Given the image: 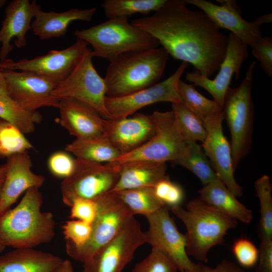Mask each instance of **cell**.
Returning a JSON list of instances; mask_svg holds the SVG:
<instances>
[{"label": "cell", "instance_id": "6da1fadb", "mask_svg": "<svg viewBox=\"0 0 272 272\" xmlns=\"http://www.w3.org/2000/svg\"><path fill=\"white\" fill-rule=\"evenodd\" d=\"M186 5L184 0H167L152 15L131 23L153 36L174 59L209 78L225 56L228 36L203 11Z\"/></svg>", "mask_w": 272, "mask_h": 272}, {"label": "cell", "instance_id": "7a4b0ae2", "mask_svg": "<svg viewBox=\"0 0 272 272\" xmlns=\"http://www.w3.org/2000/svg\"><path fill=\"white\" fill-rule=\"evenodd\" d=\"M39 188L27 190L19 203L0 216V241L6 247L34 248L53 239L56 223L52 214L42 212Z\"/></svg>", "mask_w": 272, "mask_h": 272}, {"label": "cell", "instance_id": "3957f363", "mask_svg": "<svg viewBox=\"0 0 272 272\" xmlns=\"http://www.w3.org/2000/svg\"><path fill=\"white\" fill-rule=\"evenodd\" d=\"M169 54L162 47L127 52L109 61L104 78L106 96H126L158 83Z\"/></svg>", "mask_w": 272, "mask_h": 272}, {"label": "cell", "instance_id": "277c9868", "mask_svg": "<svg viewBox=\"0 0 272 272\" xmlns=\"http://www.w3.org/2000/svg\"><path fill=\"white\" fill-rule=\"evenodd\" d=\"M184 224L186 233V250L188 256L207 262L210 249L224 241L227 232L237 226V221L222 213L199 198L190 200L185 208H171Z\"/></svg>", "mask_w": 272, "mask_h": 272}, {"label": "cell", "instance_id": "5b68a950", "mask_svg": "<svg viewBox=\"0 0 272 272\" xmlns=\"http://www.w3.org/2000/svg\"><path fill=\"white\" fill-rule=\"evenodd\" d=\"M93 48V57L109 61L124 53L158 47L157 40L149 33L128 22L127 19H110L74 32Z\"/></svg>", "mask_w": 272, "mask_h": 272}, {"label": "cell", "instance_id": "8992f818", "mask_svg": "<svg viewBox=\"0 0 272 272\" xmlns=\"http://www.w3.org/2000/svg\"><path fill=\"white\" fill-rule=\"evenodd\" d=\"M256 63L252 61L244 79L235 88H229L222 108L231 134L233 165L235 170L250 150L254 117L251 96L253 72Z\"/></svg>", "mask_w": 272, "mask_h": 272}, {"label": "cell", "instance_id": "52a82bcc", "mask_svg": "<svg viewBox=\"0 0 272 272\" xmlns=\"http://www.w3.org/2000/svg\"><path fill=\"white\" fill-rule=\"evenodd\" d=\"M95 198L98 204V212L92 224L90 239L81 247H75L66 241L65 243L67 255L83 263L114 238L134 216L117 192L110 191Z\"/></svg>", "mask_w": 272, "mask_h": 272}, {"label": "cell", "instance_id": "ba28073f", "mask_svg": "<svg viewBox=\"0 0 272 272\" xmlns=\"http://www.w3.org/2000/svg\"><path fill=\"white\" fill-rule=\"evenodd\" d=\"M155 128L154 135L138 149L120 155L111 163L120 165L134 161L156 163L176 162L184 156L187 147L172 111H156L150 115Z\"/></svg>", "mask_w": 272, "mask_h": 272}, {"label": "cell", "instance_id": "9c48e42d", "mask_svg": "<svg viewBox=\"0 0 272 272\" xmlns=\"http://www.w3.org/2000/svg\"><path fill=\"white\" fill-rule=\"evenodd\" d=\"M119 173V165L76 158L73 172L60 184L62 200L70 207L76 199H93L110 191L116 184Z\"/></svg>", "mask_w": 272, "mask_h": 272}, {"label": "cell", "instance_id": "30bf717a", "mask_svg": "<svg viewBox=\"0 0 272 272\" xmlns=\"http://www.w3.org/2000/svg\"><path fill=\"white\" fill-rule=\"evenodd\" d=\"M92 50L87 48L70 75L60 82L52 92L58 100L72 98L93 108L104 119H109L105 99L106 87L93 63Z\"/></svg>", "mask_w": 272, "mask_h": 272}, {"label": "cell", "instance_id": "8fae6325", "mask_svg": "<svg viewBox=\"0 0 272 272\" xmlns=\"http://www.w3.org/2000/svg\"><path fill=\"white\" fill-rule=\"evenodd\" d=\"M145 243V233L133 216L114 238L83 263V272H122Z\"/></svg>", "mask_w": 272, "mask_h": 272}, {"label": "cell", "instance_id": "7c38bea8", "mask_svg": "<svg viewBox=\"0 0 272 272\" xmlns=\"http://www.w3.org/2000/svg\"><path fill=\"white\" fill-rule=\"evenodd\" d=\"M169 208L164 206L146 217L149 228L144 232L146 243L167 254L175 262L180 272H201L203 264L193 262L186 250L185 234L178 230L170 216Z\"/></svg>", "mask_w": 272, "mask_h": 272}, {"label": "cell", "instance_id": "4fadbf2b", "mask_svg": "<svg viewBox=\"0 0 272 272\" xmlns=\"http://www.w3.org/2000/svg\"><path fill=\"white\" fill-rule=\"evenodd\" d=\"M188 65L182 62L166 80L137 92L119 97H106L105 105L109 118L128 117L144 107L158 102H183L178 84Z\"/></svg>", "mask_w": 272, "mask_h": 272}, {"label": "cell", "instance_id": "5bb4252c", "mask_svg": "<svg viewBox=\"0 0 272 272\" xmlns=\"http://www.w3.org/2000/svg\"><path fill=\"white\" fill-rule=\"evenodd\" d=\"M88 44L77 39L71 46L62 50H51L47 53L31 59L15 61L7 58L0 61V69L29 72L52 79L58 83L75 69Z\"/></svg>", "mask_w": 272, "mask_h": 272}, {"label": "cell", "instance_id": "9a60e30c", "mask_svg": "<svg viewBox=\"0 0 272 272\" xmlns=\"http://www.w3.org/2000/svg\"><path fill=\"white\" fill-rule=\"evenodd\" d=\"M184 1L205 13L220 29L228 30L251 47L262 37L260 26L272 21L271 14H262L253 22L245 20L235 1H217L220 5L205 0Z\"/></svg>", "mask_w": 272, "mask_h": 272}, {"label": "cell", "instance_id": "2e32d148", "mask_svg": "<svg viewBox=\"0 0 272 272\" xmlns=\"http://www.w3.org/2000/svg\"><path fill=\"white\" fill-rule=\"evenodd\" d=\"M6 80L9 96L22 107L36 111L42 107L57 108L59 100L52 92L58 83L35 73L0 69Z\"/></svg>", "mask_w": 272, "mask_h": 272}, {"label": "cell", "instance_id": "e0dca14e", "mask_svg": "<svg viewBox=\"0 0 272 272\" xmlns=\"http://www.w3.org/2000/svg\"><path fill=\"white\" fill-rule=\"evenodd\" d=\"M248 46L237 37L230 33L225 56L220 64L216 77L211 80L201 75L197 71L187 72L186 80L194 86L203 88L223 108L226 94L234 75L237 80L244 61L248 56Z\"/></svg>", "mask_w": 272, "mask_h": 272}, {"label": "cell", "instance_id": "ac0fdd59", "mask_svg": "<svg viewBox=\"0 0 272 272\" xmlns=\"http://www.w3.org/2000/svg\"><path fill=\"white\" fill-rule=\"evenodd\" d=\"M223 113L203 123L207 137L201 146L218 178L236 197H241L243 188L234 177L230 144L223 133Z\"/></svg>", "mask_w": 272, "mask_h": 272}, {"label": "cell", "instance_id": "d6986e66", "mask_svg": "<svg viewBox=\"0 0 272 272\" xmlns=\"http://www.w3.org/2000/svg\"><path fill=\"white\" fill-rule=\"evenodd\" d=\"M155 133L150 115L139 113L130 117L104 119L103 135L121 155L138 149Z\"/></svg>", "mask_w": 272, "mask_h": 272}, {"label": "cell", "instance_id": "ffe728a7", "mask_svg": "<svg viewBox=\"0 0 272 272\" xmlns=\"http://www.w3.org/2000/svg\"><path fill=\"white\" fill-rule=\"evenodd\" d=\"M7 172L0 195V216L10 210L20 196L32 187L40 188L45 177L32 170V161L28 152L7 159Z\"/></svg>", "mask_w": 272, "mask_h": 272}, {"label": "cell", "instance_id": "44dd1931", "mask_svg": "<svg viewBox=\"0 0 272 272\" xmlns=\"http://www.w3.org/2000/svg\"><path fill=\"white\" fill-rule=\"evenodd\" d=\"M39 6L35 1L14 0L7 6L0 29L1 61L7 59L13 50V38H16L15 44L18 48L27 45L26 35L31 29V21Z\"/></svg>", "mask_w": 272, "mask_h": 272}, {"label": "cell", "instance_id": "7402d4cb", "mask_svg": "<svg viewBox=\"0 0 272 272\" xmlns=\"http://www.w3.org/2000/svg\"><path fill=\"white\" fill-rule=\"evenodd\" d=\"M59 123L76 139L103 135L104 119L95 109L76 99L64 98L58 107Z\"/></svg>", "mask_w": 272, "mask_h": 272}, {"label": "cell", "instance_id": "603a6c76", "mask_svg": "<svg viewBox=\"0 0 272 272\" xmlns=\"http://www.w3.org/2000/svg\"><path fill=\"white\" fill-rule=\"evenodd\" d=\"M96 10V8H75L61 13L46 12L41 10L39 5L36 10L34 20L31 23V29L42 40L59 37L66 33L72 22L91 21Z\"/></svg>", "mask_w": 272, "mask_h": 272}, {"label": "cell", "instance_id": "cb8c5ba5", "mask_svg": "<svg viewBox=\"0 0 272 272\" xmlns=\"http://www.w3.org/2000/svg\"><path fill=\"white\" fill-rule=\"evenodd\" d=\"M63 260L34 248H15L0 256V272H54Z\"/></svg>", "mask_w": 272, "mask_h": 272}, {"label": "cell", "instance_id": "d4e9b609", "mask_svg": "<svg viewBox=\"0 0 272 272\" xmlns=\"http://www.w3.org/2000/svg\"><path fill=\"white\" fill-rule=\"evenodd\" d=\"M119 165V177L116 184L111 190L112 191L153 187L157 182L167 177L165 163L134 161Z\"/></svg>", "mask_w": 272, "mask_h": 272}, {"label": "cell", "instance_id": "484cf974", "mask_svg": "<svg viewBox=\"0 0 272 272\" xmlns=\"http://www.w3.org/2000/svg\"><path fill=\"white\" fill-rule=\"evenodd\" d=\"M198 192L200 199L222 213L244 224L251 222L252 211L239 201L219 178L203 185Z\"/></svg>", "mask_w": 272, "mask_h": 272}, {"label": "cell", "instance_id": "4316f807", "mask_svg": "<svg viewBox=\"0 0 272 272\" xmlns=\"http://www.w3.org/2000/svg\"><path fill=\"white\" fill-rule=\"evenodd\" d=\"M64 150L76 158L100 163H111L121 155L103 135L76 139L66 145Z\"/></svg>", "mask_w": 272, "mask_h": 272}, {"label": "cell", "instance_id": "83f0119b", "mask_svg": "<svg viewBox=\"0 0 272 272\" xmlns=\"http://www.w3.org/2000/svg\"><path fill=\"white\" fill-rule=\"evenodd\" d=\"M42 118L38 111L27 110L10 96L0 95V119L14 125L23 133L33 132Z\"/></svg>", "mask_w": 272, "mask_h": 272}, {"label": "cell", "instance_id": "f1b7e54d", "mask_svg": "<svg viewBox=\"0 0 272 272\" xmlns=\"http://www.w3.org/2000/svg\"><path fill=\"white\" fill-rule=\"evenodd\" d=\"M178 92L185 106L202 123L223 113L222 108L214 100H210L189 84L180 80L178 84Z\"/></svg>", "mask_w": 272, "mask_h": 272}, {"label": "cell", "instance_id": "f546056e", "mask_svg": "<svg viewBox=\"0 0 272 272\" xmlns=\"http://www.w3.org/2000/svg\"><path fill=\"white\" fill-rule=\"evenodd\" d=\"M167 0H105L102 4L108 19H127L136 14L147 15L162 8Z\"/></svg>", "mask_w": 272, "mask_h": 272}, {"label": "cell", "instance_id": "4dcf8cb0", "mask_svg": "<svg viewBox=\"0 0 272 272\" xmlns=\"http://www.w3.org/2000/svg\"><path fill=\"white\" fill-rule=\"evenodd\" d=\"M186 144L184 156L175 163L193 173L203 185L218 178L201 146L196 142Z\"/></svg>", "mask_w": 272, "mask_h": 272}, {"label": "cell", "instance_id": "1f68e13d", "mask_svg": "<svg viewBox=\"0 0 272 272\" xmlns=\"http://www.w3.org/2000/svg\"><path fill=\"white\" fill-rule=\"evenodd\" d=\"M117 192L132 214L146 217L165 206L154 194L153 187H141Z\"/></svg>", "mask_w": 272, "mask_h": 272}, {"label": "cell", "instance_id": "d6a6232c", "mask_svg": "<svg viewBox=\"0 0 272 272\" xmlns=\"http://www.w3.org/2000/svg\"><path fill=\"white\" fill-rule=\"evenodd\" d=\"M260 203L258 233L261 241L272 240V185L269 177L263 175L254 183Z\"/></svg>", "mask_w": 272, "mask_h": 272}, {"label": "cell", "instance_id": "836d02e7", "mask_svg": "<svg viewBox=\"0 0 272 272\" xmlns=\"http://www.w3.org/2000/svg\"><path fill=\"white\" fill-rule=\"evenodd\" d=\"M171 107L176 122L185 141L203 143L207 137V131L202 121L183 102L172 103Z\"/></svg>", "mask_w": 272, "mask_h": 272}, {"label": "cell", "instance_id": "e575fe53", "mask_svg": "<svg viewBox=\"0 0 272 272\" xmlns=\"http://www.w3.org/2000/svg\"><path fill=\"white\" fill-rule=\"evenodd\" d=\"M24 134L14 125L0 119V158L7 159L32 149V145Z\"/></svg>", "mask_w": 272, "mask_h": 272}, {"label": "cell", "instance_id": "d590c367", "mask_svg": "<svg viewBox=\"0 0 272 272\" xmlns=\"http://www.w3.org/2000/svg\"><path fill=\"white\" fill-rule=\"evenodd\" d=\"M177 265L165 252L152 248L144 259L137 263L131 272H177Z\"/></svg>", "mask_w": 272, "mask_h": 272}, {"label": "cell", "instance_id": "8d00e7d4", "mask_svg": "<svg viewBox=\"0 0 272 272\" xmlns=\"http://www.w3.org/2000/svg\"><path fill=\"white\" fill-rule=\"evenodd\" d=\"M155 195L164 206L171 208L180 206L184 198L182 187L167 176L153 187Z\"/></svg>", "mask_w": 272, "mask_h": 272}, {"label": "cell", "instance_id": "74e56055", "mask_svg": "<svg viewBox=\"0 0 272 272\" xmlns=\"http://www.w3.org/2000/svg\"><path fill=\"white\" fill-rule=\"evenodd\" d=\"M75 163L76 158H74L71 153L65 150L57 151L48 158L47 166L52 175L64 179L72 173Z\"/></svg>", "mask_w": 272, "mask_h": 272}, {"label": "cell", "instance_id": "f35d334b", "mask_svg": "<svg viewBox=\"0 0 272 272\" xmlns=\"http://www.w3.org/2000/svg\"><path fill=\"white\" fill-rule=\"evenodd\" d=\"M64 238L75 247H81L87 243L92 232V224L73 219L62 226Z\"/></svg>", "mask_w": 272, "mask_h": 272}, {"label": "cell", "instance_id": "ab89813d", "mask_svg": "<svg viewBox=\"0 0 272 272\" xmlns=\"http://www.w3.org/2000/svg\"><path fill=\"white\" fill-rule=\"evenodd\" d=\"M232 252L238 262L243 267H252L257 263L259 249L246 238L237 239L232 246Z\"/></svg>", "mask_w": 272, "mask_h": 272}, {"label": "cell", "instance_id": "60d3db41", "mask_svg": "<svg viewBox=\"0 0 272 272\" xmlns=\"http://www.w3.org/2000/svg\"><path fill=\"white\" fill-rule=\"evenodd\" d=\"M70 217L92 224L98 212V204L95 198H77L70 206Z\"/></svg>", "mask_w": 272, "mask_h": 272}, {"label": "cell", "instance_id": "b9f144b4", "mask_svg": "<svg viewBox=\"0 0 272 272\" xmlns=\"http://www.w3.org/2000/svg\"><path fill=\"white\" fill-rule=\"evenodd\" d=\"M251 53L256 58L264 73L272 77V38L262 37L251 47Z\"/></svg>", "mask_w": 272, "mask_h": 272}, {"label": "cell", "instance_id": "7bdbcfd3", "mask_svg": "<svg viewBox=\"0 0 272 272\" xmlns=\"http://www.w3.org/2000/svg\"><path fill=\"white\" fill-rule=\"evenodd\" d=\"M259 251L256 271L272 272V240L261 241Z\"/></svg>", "mask_w": 272, "mask_h": 272}, {"label": "cell", "instance_id": "ee69618b", "mask_svg": "<svg viewBox=\"0 0 272 272\" xmlns=\"http://www.w3.org/2000/svg\"><path fill=\"white\" fill-rule=\"evenodd\" d=\"M201 272H246L235 263L223 260L214 268L203 265Z\"/></svg>", "mask_w": 272, "mask_h": 272}, {"label": "cell", "instance_id": "f6af8a7d", "mask_svg": "<svg viewBox=\"0 0 272 272\" xmlns=\"http://www.w3.org/2000/svg\"><path fill=\"white\" fill-rule=\"evenodd\" d=\"M54 272H74L71 261L69 259H63Z\"/></svg>", "mask_w": 272, "mask_h": 272}, {"label": "cell", "instance_id": "bcb514c9", "mask_svg": "<svg viewBox=\"0 0 272 272\" xmlns=\"http://www.w3.org/2000/svg\"><path fill=\"white\" fill-rule=\"evenodd\" d=\"M0 95H9V91L4 77L0 71Z\"/></svg>", "mask_w": 272, "mask_h": 272}, {"label": "cell", "instance_id": "7dc6e473", "mask_svg": "<svg viewBox=\"0 0 272 272\" xmlns=\"http://www.w3.org/2000/svg\"><path fill=\"white\" fill-rule=\"evenodd\" d=\"M7 172V164L4 163L0 166V195L5 179Z\"/></svg>", "mask_w": 272, "mask_h": 272}, {"label": "cell", "instance_id": "c3c4849f", "mask_svg": "<svg viewBox=\"0 0 272 272\" xmlns=\"http://www.w3.org/2000/svg\"><path fill=\"white\" fill-rule=\"evenodd\" d=\"M6 2V0H0V8L5 5Z\"/></svg>", "mask_w": 272, "mask_h": 272}, {"label": "cell", "instance_id": "681fc988", "mask_svg": "<svg viewBox=\"0 0 272 272\" xmlns=\"http://www.w3.org/2000/svg\"><path fill=\"white\" fill-rule=\"evenodd\" d=\"M5 248L6 246H5L0 241V252H2Z\"/></svg>", "mask_w": 272, "mask_h": 272}, {"label": "cell", "instance_id": "f907efd6", "mask_svg": "<svg viewBox=\"0 0 272 272\" xmlns=\"http://www.w3.org/2000/svg\"><path fill=\"white\" fill-rule=\"evenodd\" d=\"M182 272H190V271H182Z\"/></svg>", "mask_w": 272, "mask_h": 272}]
</instances>
